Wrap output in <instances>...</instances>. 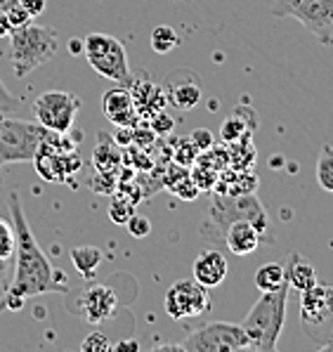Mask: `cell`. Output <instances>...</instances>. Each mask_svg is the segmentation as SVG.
<instances>
[{"instance_id":"ac0fdd59","label":"cell","mask_w":333,"mask_h":352,"mask_svg":"<svg viewBox=\"0 0 333 352\" xmlns=\"http://www.w3.org/2000/svg\"><path fill=\"white\" fill-rule=\"evenodd\" d=\"M130 95H133V102H135V111L137 116L142 118H152L157 116V113H161L165 109V93L163 88H159V85L149 83V80H133L130 85Z\"/></svg>"},{"instance_id":"8d00e7d4","label":"cell","mask_w":333,"mask_h":352,"mask_svg":"<svg viewBox=\"0 0 333 352\" xmlns=\"http://www.w3.org/2000/svg\"><path fill=\"white\" fill-rule=\"evenodd\" d=\"M149 128H152L157 135H168L170 130H173V118L165 116V113L161 111V113H157V116L149 118Z\"/></svg>"},{"instance_id":"1f68e13d","label":"cell","mask_w":333,"mask_h":352,"mask_svg":"<svg viewBox=\"0 0 333 352\" xmlns=\"http://www.w3.org/2000/svg\"><path fill=\"white\" fill-rule=\"evenodd\" d=\"M80 350H83V352H109V350H114V343L106 338V333L93 331V333H88L83 338V343H80Z\"/></svg>"},{"instance_id":"8fae6325","label":"cell","mask_w":333,"mask_h":352,"mask_svg":"<svg viewBox=\"0 0 333 352\" xmlns=\"http://www.w3.org/2000/svg\"><path fill=\"white\" fill-rule=\"evenodd\" d=\"M80 100L67 90H47L34 102V118L43 128L55 133H69L76 123Z\"/></svg>"},{"instance_id":"7402d4cb","label":"cell","mask_w":333,"mask_h":352,"mask_svg":"<svg viewBox=\"0 0 333 352\" xmlns=\"http://www.w3.org/2000/svg\"><path fill=\"white\" fill-rule=\"evenodd\" d=\"M163 185L175 194V197L185 199V201H194V199L201 194V189L196 187V182L192 180V175L187 173L185 166H173L170 173L163 177Z\"/></svg>"},{"instance_id":"d4e9b609","label":"cell","mask_w":333,"mask_h":352,"mask_svg":"<svg viewBox=\"0 0 333 352\" xmlns=\"http://www.w3.org/2000/svg\"><path fill=\"white\" fill-rule=\"evenodd\" d=\"M102 258H104V253H102L97 246H76L71 251L73 267H76L83 277H93L95 270L100 267Z\"/></svg>"},{"instance_id":"44dd1931","label":"cell","mask_w":333,"mask_h":352,"mask_svg":"<svg viewBox=\"0 0 333 352\" xmlns=\"http://www.w3.org/2000/svg\"><path fill=\"white\" fill-rule=\"evenodd\" d=\"M284 267H286L288 286L295 291H300V294L308 291V289H312L314 284H319L314 265H310L308 260L300 256V253H291V256H288V263L284 265Z\"/></svg>"},{"instance_id":"cb8c5ba5","label":"cell","mask_w":333,"mask_h":352,"mask_svg":"<svg viewBox=\"0 0 333 352\" xmlns=\"http://www.w3.org/2000/svg\"><path fill=\"white\" fill-rule=\"evenodd\" d=\"M255 289L260 291V294H267V291H277L279 286L286 284V267L279 263H265L257 267L255 272Z\"/></svg>"},{"instance_id":"5b68a950","label":"cell","mask_w":333,"mask_h":352,"mask_svg":"<svg viewBox=\"0 0 333 352\" xmlns=\"http://www.w3.org/2000/svg\"><path fill=\"white\" fill-rule=\"evenodd\" d=\"M83 57L100 76L106 80H114L118 85H130L133 74L128 64V52L118 38L93 31L83 38Z\"/></svg>"},{"instance_id":"9a60e30c","label":"cell","mask_w":333,"mask_h":352,"mask_svg":"<svg viewBox=\"0 0 333 352\" xmlns=\"http://www.w3.org/2000/svg\"><path fill=\"white\" fill-rule=\"evenodd\" d=\"M102 111H104V116L118 128H135L137 123L142 121L135 111V102H133V95L128 85L106 90V93L102 95Z\"/></svg>"},{"instance_id":"484cf974","label":"cell","mask_w":333,"mask_h":352,"mask_svg":"<svg viewBox=\"0 0 333 352\" xmlns=\"http://www.w3.org/2000/svg\"><path fill=\"white\" fill-rule=\"evenodd\" d=\"M95 166H97L100 173H114L118 166H121V151L111 140L100 138V144L95 147Z\"/></svg>"},{"instance_id":"f35d334b","label":"cell","mask_w":333,"mask_h":352,"mask_svg":"<svg viewBox=\"0 0 333 352\" xmlns=\"http://www.w3.org/2000/svg\"><path fill=\"white\" fill-rule=\"evenodd\" d=\"M21 3V8L26 10V12L31 14V17H38V14L45 12V0H19Z\"/></svg>"},{"instance_id":"7c38bea8","label":"cell","mask_w":333,"mask_h":352,"mask_svg":"<svg viewBox=\"0 0 333 352\" xmlns=\"http://www.w3.org/2000/svg\"><path fill=\"white\" fill-rule=\"evenodd\" d=\"M163 307H165V315L170 319L182 322V319L206 315L213 307V300L206 286L198 284L196 279H180L165 291Z\"/></svg>"},{"instance_id":"b9f144b4","label":"cell","mask_w":333,"mask_h":352,"mask_svg":"<svg viewBox=\"0 0 333 352\" xmlns=\"http://www.w3.org/2000/svg\"><path fill=\"white\" fill-rule=\"evenodd\" d=\"M8 260H0V296H3V291L8 289Z\"/></svg>"},{"instance_id":"74e56055","label":"cell","mask_w":333,"mask_h":352,"mask_svg":"<svg viewBox=\"0 0 333 352\" xmlns=\"http://www.w3.org/2000/svg\"><path fill=\"white\" fill-rule=\"evenodd\" d=\"M17 97H12L8 93V88H5V83L0 80V113H12L17 109Z\"/></svg>"},{"instance_id":"277c9868","label":"cell","mask_w":333,"mask_h":352,"mask_svg":"<svg viewBox=\"0 0 333 352\" xmlns=\"http://www.w3.org/2000/svg\"><path fill=\"white\" fill-rule=\"evenodd\" d=\"M67 135L69 133L47 130L45 140L41 142L34 161H31L36 166V173L52 185H64L83 168V159L76 151V142H71Z\"/></svg>"},{"instance_id":"8992f818","label":"cell","mask_w":333,"mask_h":352,"mask_svg":"<svg viewBox=\"0 0 333 352\" xmlns=\"http://www.w3.org/2000/svg\"><path fill=\"white\" fill-rule=\"evenodd\" d=\"M47 128L38 121H21L10 113H0V168L8 164L34 161L41 142L45 140Z\"/></svg>"},{"instance_id":"5bb4252c","label":"cell","mask_w":333,"mask_h":352,"mask_svg":"<svg viewBox=\"0 0 333 352\" xmlns=\"http://www.w3.org/2000/svg\"><path fill=\"white\" fill-rule=\"evenodd\" d=\"M163 93H165V100H168L175 109L192 111L203 97L201 78H198L192 69H177V72H173L165 78Z\"/></svg>"},{"instance_id":"4316f807","label":"cell","mask_w":333,"mask_h":352,"mask_svg":"<svg viewBox=\"0 0 333 352\" xmlns=\"http://www.w3.org/2000/svg\"><path fill=\"white\" fill-rule=\"evenodd\" d=\"M149 43H152V50L157 52V55H168V52H173L175 47L180 45V36H177V31L173 26L161 24L152 31Z\"/></svg>"},{"instance_id":"4dcf8cb0","label":"cell","mask_w":333,"mask_h":352,"mask_svg":"<svg viewBox=\"0 0 333 352\" xmlns=\"http://www.w3.org/2000/svg\"><path fill=\"white\" fill-rule=\"evenodd\" d=\"M133 213H135V204L128 201V199L118 197L109 206V218H111V223H116V225H126Z\"/></svg>"},{"instance_id":"52a82bcc","label":"cell","mask_w":333,"mask_h":352,"mask_svg":"<svg viewBox=\"0 0 333 352\" xmlns=\"http://www.w3.org/2000/svg\"><path fill=\"white\" fill-rule=\"evenodd\" d=\"M272 14L300 21L321 45H333V0H275Z\"/></svg>"},{"instance_id":"d6986e66","label":"cell","mask_w":333,"mask_h":352,"mask_svg":"<svg viewBox=\"0 0 333 352\" xmlns=\"http://www.w3.org/2000/svg\"><path fill=\"white\" fill-rule=\"evenodd\" d=\"M218 194H232V197H241V194H255L257 189V177L251 170H229L220 173L216 182Z\"/></svg>"},{"instance_id":"30bf717a","label":"cell","mask_w":333,"mask_h":352,"mask_svg":"<svg viewBox=\"0 0 333 352\" xmlns=\"http://www.w3.org/2000/svg\"><path fill=\"white\" fill-rule=\"evenodd\" d=\"M208 213H211V220L220 227V230H227L234 220H249V223H253L257 230L265 234L267 225H270L267 210L262 208V204L257 201L255 194H241V197L216 194Z\"/></svg>"},{"instance_id":"f546056e","label":"cell","mask_w":333,"mask_h":352,"mask_svg":"<svg viewBox=\"0 0 333 352\" xmlns=\"http://www.w3.org/2000/svg\"><path fill=\"white\" fill-rule=\"evenodd\" d=\"M14 246H17V239H14V227L12 223L0 218V260H10L14 256Z\"/></svg>"},{"instance_id":"83f0119b","label":"cell","mask_w":333,"mask_h":352,"mask_svg":"<svg viewBox=\"0 0 333 352\" xmlns=\"http://www.w3.org/2000/svg\"><path fill=\"white\" fill-rule=\"evenodd\" d=\"M317 182L321 189L333 192V147L321 144L319 159H317Z\"/></svg>"},{"instance_id":"60d3db41","label":"cell","mask_w":333,"mask_h":352,"mask_svg":"<svg viewBox=\"0 0 333 352\" xmlns=\"http://www.w3.org/2000/svg\"><path fill=\"white\" fill-rule=\"evenodd\" d=\"M12 34V24H10V17L5 10H0V38H8Z\"/></svg>"},{"instance_id":"836d02e7","label":"cell","mask_w":333,"mask_h":352,"mask_svg":"<svg viewBox=\"0 0 333 352\" xmlns=\"http://www.w3.org/2000/svg\"><path fill=\"white\" fill-rule=\"evenodd\" d=\"M126 230L130 236H135V239H144V236L152 232V223H149L147 218H142V215H130V220L126 223Z\"/></svg>"},{"instance_id":"ee69618b","label":"cell","mask_w":333,"mask_h":352,"mask_svg":"<svg viewBox=\"0 0 333 352\" xmlns=\"http://www.w3.org/2000/svg\"><path fill=\"white\" fill-rule=\"evenodd\" d=\"M14 3H19V0H0V10H8V8H12Z\"/></svg>"},{"instance_id":"7a4b0ae2","label":"cell","mask_w":333,"mask_h":352,"mask_svg":"<svg viewBox=\"0 0 333 352\" xmlns=\"http://www.w3.org/2000/svg\"><path fill=\"white\" fill-rule=\"evenodd\" d=\"M288 281L277 291H267L255 300V305L244 317L241 327L249 336V350L272 352L279 345V336L286 324V302H288Z\"/></svg>"},{"instance_id":"7bdbcfd3","label":"cell","mask_w":333,"mask_h":352,"mask_svg":"<svg viewBox=\"0 0 333 352\" xmlns=\"http://www.w3.org/2000/svg\"><path fill=\"white\" fill-rule=\"evenodd\" d=\"M71 52L73 55H80L83 52V41H71Z\"/></svg>"},{"instance_id":"9c48e42d","label":"cell","mask_w":333,"mask_h":352,"mask_svg":"<svg viewBox=\"0 0 333 352\" xmlns=\"http://www.w3.org/2000/svg\"><path fill=\"white\" fill-rule=\"evenodd\" d=\"M180 350L187 352H239L249 350V336L241 324L211 322L196 329L180 343Z\"/></svg>"},{"instance_id":"3957f363","label":"cell","mask_w":333,"mask_h":352,"mask_svg":"<svg viewBox=\"0 0 333 352\" xmlns=\"http://www.w3.org/2000/svg\"><path fill=\"white\" fill-rule=\"evenodd\" d=\"M10 38V52L8 59L14 69L17 78H24L31 72L41 69L43 64H47L59 50V34L52 26L43 24H29L12 29Z\"/></svg>"},{"instance_id":"d590c367","label":"cell","mask_w":333,"mask_h":352,"mask_svg":"<svg viewBox=\"0 0 333 352\" xmlns=\"http://www.w3.org/2000/svg\"><path fill=\"white\" fill-rule=\"evenodd\" d=\"M5 12H8V17H10V24H12V29H17V26L29 24V21L34 19L29 12H26L24 8H21V3H14L12 8H8V10H5Z\"/></svg>"},{"instance_id":"d6a6232c","label":"cell","mask_w":333,"mask_h":352,"mask_svg":"<svg viewBox=\"0 0 333 352\" xmlns=\"http://www.w3.org/2000/svg\"><path fill=\"white\" fill-rule=\"evenodd\" d=\"M218 175H220L218 170H213V168H208V166H201V164H198V166L194 168V173H192V180L196 182V187L201 189V192H208V189L216 187Z\"/></svg>"},{"instance_id":"e0dca14e","label":"cell","mask_w":333,"mask_h":352,"mask_svg":"<svg viewBox=\"0 0 333 352\" xmlns=\"http://www.w3.org/2000/svg\"><path fill=\"white\" fill-rule=\"evenodd\" d=\"M227 258L220 251H201L194 260V279L198 284H203L206 289H216L227 279Z\"/></svg>"},{"instance_id":"ffe728a7","label":"cell","mask_w":333,"mask_h":352,"mask_svg":"<svg viewBox=\"0 0 333 352\" xmlns=\"http://www.w3.org/2000/svg\"><path fill=\"white\" fill-rule=\"evenodd\" d=\"M255 126H257L255 113L251 111L249 107H239V109H236L232 116L225 118L222 130H220V138H222L225 144L236 142V140H241L244 135H253Z\"/></svg>"},{"instance_id":"2e32d148","label":"cell","mask_w":333,"mask_h":352,"mask_svg":"<svg viewBox=\"0 0 333 352\" xmlns=\"http://www.w3.org/2000/svg\"><path fill=\"white\" fill-rule=\"evenodd\" d=\"M262 239H265V234L249 220H234L225 230V243L234 256H251L253 251H257Z\"/></svg>"},{"instance_id":"6da1fadb","label":"cell","mask_w":333,"mask_h":352,"mask_svg":"<svg viewBox=\"0 0 333 352\" xmlns=\"http://www.w3.org/2000/svg\"><path fill=\"white\" fill-rule=\"evenodd\" d=\"M8 208L10 215H12L17 246H14V274L8 281V289L0 296V312L21 310L31 298L43 294L69 296L67 279L59 270H55V265L50 263V258L43 253V248L36 241L17 192L8 197Z\"/></svg>"},{"instance_id":"f1b7e54d","label":"cell","mask_w":333,"mask_h":352,"mask_svg":"<svg viewBox=\"0 0 333 352\" xmlns=\"http://www.w3.org/2000/svg\"><path fill=\"white\" fill-rule=\"evenodd\" d=\"M198 154H201V151H198V149L194 147V142H192L190 138H187V140H180V142L175 144V151H173V164L190 168V166H194V164H196Z\"/></svg>"},{"instance_id":"ab89813d","label":"cell","mask_w":333,"mask_h":352,"mask_svg":"<svg viewBox=\"0 0 333 352\" xmlns=\"http://www.w3.org/2000/svg\"><path fill=\"white\" fill-rule=\"evenodd\" d=\"M114 350L116 352H137L139 350V343L135 338L130 340H118V343H114Z\"/></svg>"},{"instance_id":"4fadbf2b","label":"cell","mask_w":333,"mask_h":352,"mask_svg":"<svg viewBox=\"0 0 333 352\" xmlns=\"http://www.w3.org/2000/svg\"><path fill=\"white\" fill-rule=\"evenodd\" d=\"M116 307H118V298L111 286L90 284L78 294V300L71 305V310L76 312L80 319H85V322L102 324L114 317Z\"/></svg>"},{"instance_id":"e575fe53","label":"cell","mask_w":333,"mask_h":352,"mask_svg":"<svg viewBox=\"0 0 333 352\" xmlns=\"http://www.w3.org/2000/svg\"><path fill=\"white\" fill-rule=\"evenodd\" d=\"M190 140L194 142V147L198 151H206V149H211L213 144H216V138H213V133H211V130H206V128L194 130V133L190 135Z\"/></svg>"},{"instance_id":"ba28073f","label":"cell","mask_w":333,"mask_h":352,"mask_svg":"<svg viewBox=\"0 0 333 352\" xmlns=\"http://www.w3.org/2000/svg\"><path fill=\"white\" fill-rule=\"evenodd\" d=\"M300 324L308 338L324 345L333 338V286L314 284L300 296Z\"/></svg>"},{"instance_id":"603a6c76","label":"cell","mask_w":333,"mask_h":352,"mask_svg":"<svg viewBox=\"0 0 333 352\" xmlns=\"http://www.w3.org/2000/svg\"><path fill=\"white\" fill-rule=\"evenodd\" d=\"M227 154H229V168L236 170H251L255 161V147H253V135H244L241 140L227 144Z\"/></svg>"}]
</instances>
